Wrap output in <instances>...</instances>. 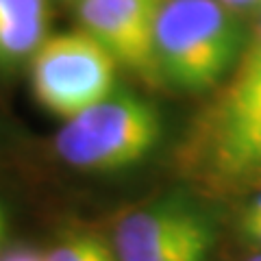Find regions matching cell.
<instances>
[{"mask_svg":"<svg viewBox=\"0 0 261 261\" xmlns=\"http://www.w3.org/2000/svg\"><path fill=\"white\" fill-rule=\"evenodd\" d=\"M246 46L240 13L220 0H166L157 22V72L181 92L214 89Z\"/></svg>","mask_w":261,"mask_h":261,"instance_id":"6da1fadb","label":"cell"},{"mask_svg":"<svg viewBox=\"0 0 261 261\" xmlns=\"http://www.w3.org/2000/svg\"><path fill=\"white\" fill-rule=\"evenodd\" d=\"M198 152L214 183L261 185V22L202 118Z\"/></svg>","mask_w":261,"mask_h":261,"instance_id":"7a4b0ae2","label":"cell"},{"mask_svg":"<svg viewBox=\"0 0 261 261\" xmlns=\"http://www.w3.org/2000/svg\"><path fill=\"white\" fill-rule=\"evenodd\" d=\"M159 140V111L144 98L116 89L109 98L65 120L55 135V150L79 170L118 172L144 161Z\"/></svg>","mask_w":261,"mask_h":261,"instance_id":"3957f363","label":"cell"},{"mask_svg":"<svg viewBox=\"0 0 261 261\" xmlns=\"http://www.w3.org/2000/svg\"><path fill=\"white\" fill-rule=\"evenodd\" d=\"M118 61L87 31L48 35L31 57V87L42 107L70 120L116 92Z\"/></svg>","mask_w":261,"mask_h":261,"instance_id":"277c9868","label":"cell"},{"mask_svg":"<svg viewBox=\"0 0 261 261\" xmlns=\"http://www.w3.org/2000/svg\"><path fill=\"white\" fill-rule=\"evenodd\" d=\"M166 0H76L81 29L96 37L116 61L148 83H159L157 22Z\"/></svg>","mask_w":261,"mask_h":261,"instance_id":"5b68a950","label":"cell"},{"mask_svg":"<svg viewBox=\"0 0 261 261\" xmlns=\"http://www.w3.org/2000/svg\"><path fill=\"white\" fill-rule=\"evenodd\" d=\"M209 231L214 228L202 211L181 198H168L122 218L113 235V248L120 261H135Z\"/></svg>","mask_w":261,"mask_h":261,"instance_id":"8992f818","label":"cell"},{"mask_svg":"<svg viewBox=\"0 0 261 261\" xmlns=\"http://www.w3.org/2000/svg\"><path fill=\"white\" fill-rule=\"evenodd\" d=\"M48 0H0V72L20 68L48 37Z\"/></svg>","mask_w":261,"mask_h":261,"instance_id":"52a82bcc","label":"cell"},{"mask_svg":"<svg viewBox=\"0 0 261 261\" xmlns=\"http://www.w3.org/2000/svg\"><path fill=\"white\" fill-rule=\"evenodd\" d=\"M46 261H120L118 252L111 250L94 235H70L46 252Z\"/></svg>","mask_w":261,"mask_h":261,"instance_id":"ba28073f","label":"cell"},{"mask_svg":"<svg viewBox=\"0 0 261 261\" xmlns=\"http://www.w3.org/2000/svg\"><path fill=\"white\" fill-rule=\"evenodd\" d=\"M211 246H214V231L176 242L172 246L163 248L159 252H152L148 257L135 259V261H207Z\"/></svg>","mask_w":261,"mask_h":261,"instance_id":"9c48e42d","label":"cell"},{"mask_svg":"<svg viewBox=\"0 0 261 261\" xmlns=\"http://www.w3.org/2000/svg\"><path fill=\"white\" fill-rule=\"evenodd\" d=\"M0 261H46V252L35 246L20 244V246H13L0 252Z\"/></svg>","mask_w":261,"mask_h":261,"instance_id":"30bf717a","label":"cell"},{"mask_svg":"<svg viewBox=\"0 0 261 261\" xmlns=\"http://www.w3.org/2000/svg\"><path fill=\"white\" fill-rule=\"evenodd\" d=\"M224 7H228L235 13H252V11H261V0H220Z\"/></svg>","mask_w":261,"mask_h":261,"instance_id":"8fae6325","label":"cell"},{"mask_svg":"<svg viewBox=\"0 0 261 261\" xmlns=\"http://www.w3.org/2000/svg\"><path fill=\"white\" fill-rule=\"evenodd\" d=\"M242 231L250 242H255L257 246H261V220H244L242 218Z\"/></svg>","mask_w":261,"mask_h":261,"instance_id":"7c38bea8","label":"cell"},{"mask_svg":"<svg viewBox=\"0 0 261 261\" xmlns=\"http://www.w3.org/2000/svg\"><path fill=\"white\" fill-rule=\"evenodd\" d=\"M244 220H261V192L250 200V205L244 211Z\"/></svg>","mask_w":261,"mask_h":261,"instance_id":"4fadbf2b","label":"cell"},{"mask_svg":"<svg viewBox=\"0 0 261 261\" xmlns=\"http://www.w3.org/2000/svg\"><path fill=\"white\" fill-rule=\"evenodd\" d=\"M5 231H7V218H5V209L0 207V246L5 242Z\"/></svg>","mask_w":261,"mask_h":261,"instance_id":"5bb4252c","label":"cell"},{"mask_svg":"<svg viewBox=\"0 0 261 261\" xmlns=\"http://www.w3.org/2000/svg\"><path fill=\"white\" fill-rule=\"evenodd\" d=\"M248 261H261V255H255V257H250Z\"/></svg>","mask_w":261,"mask_h":261,"instance_id":"9a60e30c","label":"cell"}]
</instances>
